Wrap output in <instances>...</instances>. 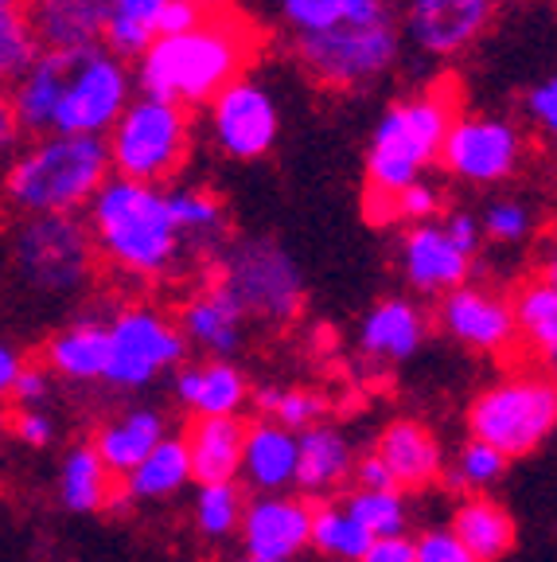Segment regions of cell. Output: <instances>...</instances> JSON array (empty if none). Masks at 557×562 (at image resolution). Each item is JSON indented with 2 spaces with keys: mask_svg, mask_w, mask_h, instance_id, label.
I'll list each match as a JSON object with an SVG mask.
<instances>
[{
  "mask_svg": "<svg viewBox=\"0 0 557 562\" xmlns=\"http://www.w3.org/2000/svg\"><path fill=\"white\" fill-rule=\"evenodd\" d=\"M507 469H511V461L499 449H491L488 441L468 438L456 449L453 465H444V484L456 492H468V496H479V492H488L491 484L503 481Z\"/></svg>",
  "mask_w": 557,
  "mask_h": 562,
  "instance_id": "f35d334b",
  "label": "cell"
},
{
  "mask_svg": "<svg viewBox=\"0 0 557 562\" xmlns=\"http://www.w3.org/2000/svg\"><path fill=\"white\" fill-rule=\"evenodd\" d=\"M308 527H312V504L296 492H277L246 501L238 539L246 559L293 562L296 554L308 551Z\"/></svg>",
  "mask_w": 557,
  "mask_h": 562,
  "instance_id": "2e32d148",
  "label": "cell"
},
{
  "mask_svg": "<svg viewBox=\"0 0 557 562\" xmlns=\"http://www.w3.org/2000/svg\"><path fill=\"white\" fill-rule=\"evenodd\" d=\"M35 52L39 47H35L24 16L20 12H0V90H9V82L35 59Z\"/></svg>",
  "mask_w": 557,
  "mask_h": 562,
  "instance_id": "b9f144b4",
  "label": "cell"
},
{
  "mask_svg": "<svg viewBox=\"0 0 557 562\" xmlns=\"http://www.w3.org/2000/svg\"><path fill=\"white\" fill-rule=\"evenodd\" d=\"M137 98L133 67L105 47H90L67 59V79L55 105L52 133L67 137H105L110 125L125 114V105Z\"/></svg>",
  "mask_w": 557,
  "mask_h": 562,
  "instance_id": "7c38bea8",
  "label": "cell"
},
{
  "mask_svg": "<svg viewBox=\"0 0 557 562\" xmlns=\"http://www.w3.org/2000/svg\"><path fill=\"white\" fill-rule=\"evenodd\" d=\"M192 484V465H187V449L180 438L168 434L152 453L133 469L129 476H122V492L125 501L137 504H157V501H172L175 492H183Z\"/></svg>",
  "mask_w": 557,
  "mask_h": 562,
  "instance_id": "d6a6232c",
  "label": "cell"
},
{
  "mask_svg": "<svg viewBox=\"0 0 557 562\" xmlns=\"http://www.w3.org/2000/svg\"><path fill=\"white\" fill-rule=\"evenodd\" d=\"M386 465L394 488H429L433 481H441L444 473V453L436 434L418 418H398L378 434V446L371 449Z\"/></svg>",
  "mask_w": 557,
  "mask_h": 562,
  "instance_id": "7402d4cb",
  "label": "cell"
},
{
  "mask_svg": "<svg viewBox=\"0 0 557 562\" xmlns=\"http://www.w3.org/2000/svg\"><path fill=\"white\" fill-rule=\"evenodd\" d=\"M82 215H87L82 227H87L98 262L137 285L172 281L195 262L172 223L164 188L110 176Z\"/></svg>",
  "mask_w": 557,
  "mask_h": 562,
  "instance_id": "7a4b0ae2",
  "label": "cell"
},
{
  "mask_svg": "<svg viewBox=\"0 0 557 562\" xmlns=\"http://www.w3.org/2000/svg\"><path fill=\"white\" fill-rule=\"evenodd\" d=\"M55 496L75 516L110 512V504L117 496V476L105 473V465L98 461L90 441H79V446H70L62 453L59 473H55Z\"/></svg>",
  "mask_w": 557,
  "mask_h": 562,
  "instance_id": "1f68e13d",
  "label": "cell"
},
{
  "mask_svg": "<svg viewBox=\"0 0 557 562\" xmlns=\"http://www.w3.org/2000/svg\"><path fill=\"white\" fill-rule=\"evenodd\" d=\"M55 395V379L47 375L44 368H32V363H24L16 375V383H12V403H16V411H47V403H52Z\"/></svg>",
  "mask_w": 557,
  "mask_h": 562,
  "instance_id": "bcb514c9",
  "label": "cell"
},
{
  "mask_svg": "<svg viewBox=\"0 0 557 562\" xmlns=\"http://www.w3.org/2000/svg\"><path fill=\"white\" fill-rule=\"evenodd\" d=\"M511 305V325L514 340H523L531 356H538L542 363H554L557 356V281L554 270L534 273L526 278L514 297H507Z\"/></svg>",
  "mask_w": 557,
  "mask_h": 562,
  "instance_id": "4dcf8cb0",
  "label": "cell"
},
{
  "mask_svg": "<svg viewBox=\"0 0 557 562\" xmlns=\"http://www.w3.org/2000/svg\"><path fill=\"white\" fill-rule=\"evenodd\" d=\"M557 426V391L554 379L538 371L503 375L499 383L484 386L468 406V434L488 441L491 449L514 457L538 453Z\"/></svg>",
  "mask_w": 557,
  "mask_h": 562,
  "instance_id": "9c48e42d",
  "label": "cell"
},
{
  "mask_svg": "<svg viewBox=\"0 0 557 562\" xmlns=\"http://www.w3.org/2000/svg\"><path fill=\"white\" fill-rule=\"evenodd\" d=\"M312 4L316 0H246L242 16L250 20L253 27L265 24V27H277V32H293Z\"/></svg>",
  "mask_w": 557,
  "mask_h": 562,
  "instance_id": "ee69618b",
  "label": "cell"
},
{
  "mask_svg": "<svg viewBox=\"0 0 557 562\" xmlns=\"http://www.w3.org/2000/svg\"><path fill=\"white\" fill-rule=\"evenodd\" d=\"M246 501H250V496H246V488L238 481L195 484V501H192L195 531H200L207 543H227L230 536H238Z\"/></svg>",
  "mask_w": 557,
  "mask_h": 562,
  "instance_id": "e575fe53",
  "label": "cell"
},
{
  "mask_svg": "<svg viewBox=\"0 0 557 562\" xmlns=\"http://www.w3.org/2000/svg\"><path fill=\"white\" fill-rule=\"evenodd\" d=\"M9 438L27 449H47L59 438V422L52 411H9Z\"/></svg>",
  "mask_w": 557,
  "mask_h": 562,
  "instance_id": "f6af8a7d",
  "label": "cell"
},
{
  "mask_svg": "<svg viewBox=\"0 0 557 562\" xmlns=\"http://www.w3.org/2000/svg\"><path fill=\"white\" fill-rule=\"evenodd\" d=\"M471 262L476 258L461 255L448 235H444L441 220L413 223V227H401L398 238V270L406 278L413 293L421 297H444L453 293L456 285L471 278Z\"/></svg>",
  "mask_w": 557,
  "mask_h": 562,
  "instance_id": "e0dca14e",
  "label": "cell"
},
{
  "mask_svg": "<svg viewBox=\"0 0 557 562\" xmlns=\"http://www.w3.org/2000/svg\"><path fill=\"white\" fill-rule=\"evenodd\" d=\"M203 133L218 157L253 165L273 153L281 137V105L258 75H238L203 105Z\"/></svg>",
  "mask_w": 557,
  "mask_h": 562,
  "instance_id": "4fadbf2b",
  "label": "cell"
},
{
  "mask_svg": "<svg viewBox=\"0 0 557 562\" xmlns=\"http://www.w3.org/2000/svg\"><path fill=\"white\" fill-rule=\"evenodd\" d=\"M413 562H471V554L456 543L448 527H429L413 539Z\"/></svg>",
  "mask_w": 557,
  "mask_h": 562,
  "instance_id": "7dc6e473",
  "label": "cell"
},
{
  "mask_svg": "<svg viewBox=\"0 0 557 562\" xmlns=\"http://www.w3.org/2000/svg\"><path fill=\"white\" fill-rule=\"evenodd\" d=\"M246 321L285 325L305 305V273L277 238H238L218 250V273L211 278Z\"/></svg>",
  "mask_w": 557,
  "mask_h": 562,
  "instance_id": "ba28073f",
  "label": "cell"
},
{
  "mask_svg": "<svg viewBox=\"0 0 557 562\" xmlns=\"http://www.w3.org/2000/svg\"><path fill=\"white\" fill-rule=\"evenodd\" d=\"M351 476H355V488H394L390 473H386V465L378 461L375 453L355 457V469H351Z\"/></svg>",
  "mask_w": 557,
  "mask_h": 562,
  "instance_id": "816d5d0a",
  "label": "cell"
},
{
  "mask_svg": "<svg viewBox=\"0 0 557 562\" xmlns=\"http://www.w3.org/2000/svg\"><path fill=\"white\" fill-rule=\"evenodd\" d=\"M110 176L133 184L168 188L187 168L195 149L192 114L160 98L137 94L102 137Z\"/></svg>",
  "mask_w": 557,
  "mask_h": 562,
  "instance_id": "8992f818",
  "label": "cell"
},
{
  "mask_svg": "<svg viewBox=\"0 0 557 562\" xmlns=\"http://www.w3.org/2000/svg\"><path fill=\"white\" fill-rule=\"evenodd\" d=\"M164 9H168V0H105L102 47L114 52L117 59L133 63L152 40H157V24Z\"/></svg>",
  "mask_w": 557,
  "mask_h": 562,
  "instance_id": "836d02e7",
  "label": "cell"
},
{
  "mask_svg": "<svg viewBox=\"0 0 557 562\" xmlns=\"http://www.w3.org/2000/svg\"><path fill=\"white\" fill-rule=\"evenodd\" d=\"M308 547L328 562H359V554L371 547V536L348 516L343 504H316L312 527H308Z\"/></svg>",
  "mask_w": 557,
  "mask_h": 562,
  "instance_id": "d590c367",
  "label": "cell"
},
{
  "mask_svg": "<svg viewBox=\"0 0 557 562\" xmlns=\"http://www.w3.org/2000/svg\"><path fill=\"white\" fill-rule=\"evenodd\" d=\"M496 4H499V0H496Z\"/></svg>",
  "mask_w": 557,
  "mask_h": 562,
  "instance_id": "91938a15",
  "label": "cell"
},
{
  "mask_svg": "<svg viewBox=\"0 0 557 562\" xmlns=\"http://www.w3.org/2000/svg\"><path fill=\"white\" fill-rule=\"evenodd\" d=\"M296 67L331 94H359L390 79L401 63L394 0H316L288 32Z\"/></svg>",
  "mask_w": 557,
  "mask_h": 562,
  "instance_id": "6da1fadb",
  "label": "cell"
},
{
  "mask_svg": "<svg viewBox=\"0 0 557 562\" xmlns=\"http://www.w3.org/2000/svg\"><path fill=\"white\" fill-rule=\"evenodd\" d=\"M172 395L192 418H238L250 403V379L235 360H195L175 368Z\"/></svg>",
  "mask_w": 557,
  "mask_h": 562,
  "instance_id": "ffe728a7",
  "label": "cell"
},
{
  "mask_svg": "<svg viewBox=\"0 0 557 562\" xmlns=\"http://www.w3.org/2000/svg\"><path fill=\"white\" fill-rule=\"evenodd\" d=\"M94 262L79 215H24L9 231V273L35 297L62 301L82 293Z\"/></svg>",
  "mask_w": 557,
  "mask_h": 562,
  "instance_id": "52a82bcc",
  "label": "cell"
},
{
  "mask_svg": "<svg viewBox=\"0 0 557 562\" xmlns=\"http://www.w3.org/2000/svg\"><path fill=\"white\" fill-rule=\"evenodd\" d=\"M479 220V235L496 246H523L531 235H538V207H534L526 195H511L499 192L484 203V211L476 215Z\"/></svg>",
  "mask_w": 557,
  "mask_h": 562,
  "instance_id": "74e56055",
  "label": "cell"
},
{
  "mask_svg": "<svg viewBox=\"0 0 557 562\" xmlns=\"http://www.w3.org/2000/svg\"><path fill=\"white\" fill-rule=\"evenodd\" d=\"M448 531L471 554V562H499L514 551V539H519L514 516L491 496H464L456 504Z\"/></svg>",
  "mask_w": 557,
  "mask_h": 562,
  "instance_id": "f546056e",
  "label": "cell"
},
{
  "mask_svg": "<svg viewBox=\"0 0 557 562\" xmlns=\"http://www.w3.org/2000/svg\"><path fill=\"white\" fill-rule=\"evenodd\" d=\"M168 211H172V223L180 231V238L187 243L192 258L218 255L227 246V203L218 200V192H211L207 184H175L164 188Z\"/></svg>",
  "mask_w": 557,
  "mask_h": 562,
  "instance_id": "f1b7e54d",
  "label": "cell"
},
{
  "mask_svg": "<svg viewBox=\"0 0 557 562\" xmlns=\"http://www.w3.org/2000/svg\"><path fill=\"white\" fill-rule=\"evenodd\" d=\"M444 235H448V243L461 250V255L476 258L479 255V246H484V235H479V220H476V211H448L441 220Z\"/></svg>",
  "mask_w": 557,
  "mask_h": 562,
  "instance_id": "c3c4849f",
  "label": "cell"
},
{
  "mask_svg": "<svg viewBox=\"0 0 557 562\" xmlns=\"http://www.w3.org/2000/svg\"><path fill=\"white\" fill-rule=\"evenodd\" d=\"M523 130H538L546 137H554L557 130V82L549 79H538L523 90Z\"/></svg>",
  "mask_w": 557,
  "mask_h": 562,
  "instance_id": "7bdbcfd3",
  "label": "cell"
},
{
  "mask_svg": "<svg viewBox=\"0 0 557 562\" xmlns=\"http://www.w3.org/2000/svg\"><path fill=\"white\" fill-rule=\"evenodd\" d=\"M351 469H355V446L343 430L316 422L296 434V488L305 496L336 492L351 476Z\"/></svg>",
  "mask_w": 557,
  "mask_h": 562,
  "instance_id": "4316f807",
  "label": "cell"
},
{
  "mask_svg": "<svg viewBox=\"0 0 557 562\" xmlns=\"http://www.w3.org/2000/svg\"><path fill=\"white\" fill-rule=\"evenodd\" d=\"M105 375L102 383L114 391H145L160 375L187 360L175 316L157 305H125L105 321Z\"/></svg>",
  "mask_w": 557,
  "mask_h": 562,
  "instance_id": "8fae6325",
  "label": "cell"
},
{
  "mask_svg": "<svg viewBox=\"0 0 557 562\" xmlns=\"http://www.w3.org/2000/svg\"><path fill=\"white\" fill-rule=\"evenodd\" d=\"M238 481L258 496H277L296 488V434L270 418L246 422Z\"/></svg>",
  "mask_w": 557,
  "mask_h": 562,
  "instance_id": "603a6c76",
  "label": "cell"
},
{
  "mask_svg": "<svg viewBox=\"0 0 557 562\" xmlns=\"http://www.w3.org/2000/svg\"><path fill=\"white\" fill-rule=\"evenodd\" d=\"M242 418H192L183 430V449L192 465L195 484H227L238 481L242 465Z\"/></svg>",
  "mask_w": 557,
  "mask_h": 562,
  "instance_id": "83f0119b",
  "label": "cell"
},
{
  "mask_svg": "<svg viewBox=\"0 0 557 562\" xmlns=\"http://www.w3.org/2000/svg\"><path fill=\"white\" fill-rule=\"evenodd\" d=\"M164 438H168L164 411H157V406H129V411L102 422L90 446H94L105 473L122 481V476H129Z\"/></svg>",
  "mask_w": 557,
  "mask_h": 562,
  "instance_id": "cb8c5ba5",
  "label": "cell"
},
{
  "mask_svg": "<svg viewBox=\"0 0 557 562\" xmlns=\"http://www.w3.org/2000/svg\"><path fill=\"white\" fill-rule=\"evenodd\" d=\"M110 180L102 137L39 133L24 149H12L4 168V203L24 215H82L98 188Z\"/></svg>",
  "mask_w": 557,
  "mask_h": 562,
  "instance_id": "5b68a950",
  "label": "cell"
},
{
  "mask_svg": "<svg viewBox=\"0 0 557 562\" xmlns=\"http://www.w3.org/2000/svg\"><path fill=\"white\" fill-rule=\"evenodd\" d=\"M246 321L242 308L218 290L215 281L200 285L195 293H187L175 316V328H180L183 344L187 348H200L207 360H230L246 340Z\"/></svg>",
  "mask_w": 557,
  "mask_h": 562,
  "instance_id": "d6986e66",
  "label": "cell"
},
{
  "mask_svg": "<svg viewBox=\"0 0 557 562\" xmlns=\"http://www.w3.org/2000/svg\"><path fill=\"white\" fill-rule=\"evenodd\" d=\"M242 562H265V559H242Z\"/></svg>",
  "mask_w": 557,
  "mask_h": 562,
  "instance_id": "680465c9",
  "label": "cell"
},
{
  "mask_svg": "<svg viewBox=\"0 0 557 562\" xmlns=\"http://www.w3.org/2000/svg\"><path fill=\"white\" fill-rule=\"evenodd\" d=\"M195 9H203V12H235V4L238 0H192Z\"/></svg>",
  "mask_w": 557,
  "mask_h": 562,
  "instance_id": "11a10c76",
  "label": "cell"
},
{
  "mask_svg": "<svg viewBox=\"0 0 557 562\" xmlns=\"http://www.w3.org/2000/svg\"><path fill=\"white\" fill-rule=\"evenodd\" d=\"M9 438V406H0V441Z\"/></svg>",
  "mask_w": 557,
  "mask_h": 562,
  "instance_id": "9f6ffc18",
  "label": "cell"
},
{
  "mask_svg": "<svg viewBox=\"0 0 557 562\" xmlns=\"http://www.w3.org/2000/svg\"><path fill=\"white\" fill-rule=\"evenodd\" d=\"M359 562H413V539L394 536V539H371Z\"/></svg>",
  "mask_w": 557,
  "mask_h": 562,
  "instance_id": "f907efd6",
  "label": "cell"
},
{
  "mask_svg": "<svg viewBox=\"0 0 557 562\" xmlns=\"http://www.w3.org/2000/svg\"><path fill=\"white\" fill-rule=\"evenodd\" d=\"M496 9V0H406L398 12L401 44L429 63L456 59L484 40Z\"/></svg>",
  "mask_w": 557,
  "mask_h": 562,
  "instance_id": "5bb4252c",
  "label": "cell"
},
{
  "mask_svg": "<svg viewBox=\"0 0 557 562\" xmlns=\"http://www.w3.org/2000/svg\"><path fill=\"white\" fill-rule=\"evenodd\" d=\"M20 16L39 52L79 55L102 47L105 0H24Z\"/></svg>",
  "mask_w": 557,
  "mask_h": 562,
  "instance_id": "ac0fdd59",
  "label": "cell"
},
{
  "mask_svg": "<svg viewBox=\"0 0 557 562\" xmlns=\"http://www.w3.org/2000/svg\"><path fill=\"white\" fill-rule=\"evenodd\" d=\"M20 4L24 0H0V12H20Z\"/></svg>",
  "mask_w": 557,
  "mask_h": 562,
  "instance_id": "6f0895ef",
  "label": "cell"
},
{
  "mask_svg": "<svg viewBox=\"0 0 557 562\" xmlns=\"http://www.w3.org/2000/svg\"><path fill=\"white\" fill-rule=\"evenodd\" d=\"M105 321L102 316H79L62 325L59 333H52V340L44 344V371L52 379L75 386H94L105 375Z\"/></svg>",
  "mask_w": 557,
  "mask_h": 562,
  "instance_id": "484cf974",
  "label": "cell"
},
{
  "mask_svg": "<svg viewBox=\"0 0 557 562\" xmlns=\"http://www.w3.org/2000/svg\"><path fill=\"white\" fill-rule=\"evenodd\" d=\"M253 403L262 418L277 422L293 434L308 430L323 418V398L316 391H300V386H262V391H253Z\"/></svg>",
  "mask_w": 557,
  "mask_h": 562,
  "instance_id": "60d3db41",
  "label": "cell"
},
{
  "mask_svg": "<svg viewBox=\"0 0 557 562\" xmlns=\"http://www.w3.org/2000/svg\"><path fill=\"white\" fill-rule=\"evenodd\" d=\"M441 168L468 188H503L531 160V133L499 110H461L441 140Z\"/></svg>",
  "mask_w": 557,
  "mask_h": 562,
  "instance_id": "30bf717a",
  "label": "cell"
},
{
  "mask_svg": "<svg viewBox=\"0 0 557 562\" xmlns=\"http://www.w3.org/2000/svg\"><path fill=\"white\" fill-rule=\"evenodd\" d=\"M429 336V316L413 297H383L359 321V351L371 363H406Z\"/></svg>",
  "mask_w": 557,
  "mask_h": 562,
  "instance_id": "44dd1931",
  "label": "cell"
},
{
  "mask_svg": "<svg viewBox=\"0 0 557 562\" xmlns=\"http://www.w3.org/2000/svg\"><path fill=\"white\" fill-rule=\"evenodd\" d=\"M67 59L70 55L62 52H35V59L9 82L4 98H9L20 133H27V137L52 133L55 105H59L62 79H67Z\"/></svg>",
  "mask_w": 557,
  "mask_h": 562,
  "instance_id": "d4e9b609",
  "label": "cell"
},
{
  "mask_svg": "<svg viewBox=\"0 0 557 562\" xmlns=\"http://www.w3.org/2000/svg\"><path fill=\"white\" fill-rule=\"evenodd\" d=\"M20 368H24V356H20L12 344L0 340V403L12 395V383H16Z\"/></svg>",
  "mask_w": 557,
  "mask_h": 562,
  "instance_id": "f5cc1de1",
  "label": "cell"
},
{
  "mask_svg": "<svg viewBox=\"0 0 557 562\" xmlns=\"http://www.w3.org/2000/svg\"><path fill=\"white\" fill-rule=\"evenodd\" d=\"M456 114H461V102L444 82L394 98L378 114L371 140H366L363 207H378L425 180V172L441 157V140Z\"/></svg>",
  "mask_w": 557,
  "mask_h": 562,
  "instance_id": "277c9868",
  "label": "cell"
},
{
  "mask_svg": "<svg viewBox=\"0 0 557 562\" xmlns=\"http://www.w3.org/2000/svg\"><path fill=\"white\" fill-rule=\"evenodd\" d=\"M203 16H207V12L195 9L192 0H168V9L160 12L157 40H160V35H180V32H187V27H195Z\"/></svg>",
  "mask_w": 557,
  "mask_h": 562,
  "instance_id": "681fc988",
  "label": "cell"
},
{
  "mask_svg": "<svg viewBox=\"0 0 557 562\" xmlns=\"http://www.w3.org/2000/svg\"><path fill=\"white\" fill-rule=\"evenodd\" d=\"M253 55V24L242 12H207L195 27L180 35H160L133 67V87L145 98H160L192 114L218 90L246 75Z\"/></svg>",
  "mask_w": 557,
  "mask_h": 562,
  "instance_id": "3957f363",
  "label": "cell"
},
{
  "mask_svg": "<svg viewBox=\"0 0 557 562\" xmlns=\"http://www.w3.org/2000/svg\"><path fill=\"white\" fill-rule=\"evenodd\" d=\"M340 504L371 539L406 536L410 504H406V496L398 488H351Z\"/></svg>",
  "mask_w": 557,
  "mask_h": 562,
  "instance_id": "8d00e7d4",
  "label": "cell"
},
{
  "mask_svg": "<svg viewBox=\"0 0 557 562\" xmlns=\"http://www.w3.org/2000/svg\"><path fill=\"white\" fill-rule=\"evenodd\" d=\"M436 321L461 348L479 351V356H503L514 344L511 325V305L503 293L479 285V281H464L453 293L436 297Z\"/></svg>",
  "mask_w": 557,
  "mask_h": 562,
  "instance_id": "9a60e30c",
  "label": "cell"
},
{
  "mask_svg": "<svg viewBox=\"0 0 557 562\" xmlns=\"http://www.w3.org/2000/svg\"><path fill=\"white\" fill-rule=\"evenodd\" d=\"M20 140V130H16V117H12L9 110V98H4V90H0V153H12Z\"/></svg>",
  "mask_w": 557,
  "mask_h": 562,
  "instance_id": "db71d44e",
  "label": "cell"
},
{
  "mask_svg": "<svg viewBox=\"0 0 557 562\" xmlns=\"http://www.w3.org/2000/svg\"><path fill=\"white\" fill-rule=\"evenodd\" d=\"M444 211V192L433 180H418L406 192H398L394 200L378 203V207H366V220L378 223V227H413V223L441 220Z\"/></svg>",
  "mask_w": 557,
  "mask_h": 562,
  "instance_id": "ab89813d",
  "label": "cell"
}]
</instances>
